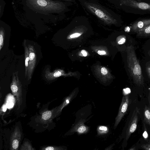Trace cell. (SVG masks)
I'll list each match as a JSON object with an SVG mask.
<instances>
[{
    "mask_svg": "<svg viewBox=\"0 0 150 150\" xmlns=\"http://www.w3.org/2000/svg\"><path fill=\"white\" fill-rule=\"evenodd\" d=\"M127 62L130 75L134 83L140 86L144 84V78L141 66L134 48L132 45L127 48Z\"/></svg>",
    "mask_w": 150,
    "mask_h": 150,
    "instance_id": "cell-1",
    "label": "cell"
},
{
    "mask_svg": "<svg viewBox=\"0 0 150 150\" xmlns=\"http://www.w3.org/2000/svg\"><path fill=\"white\" fill-rule=\"evenodd\" d=\"M86 7L100 20L107 23H117L116 20L105 9L96 4L85 2Z\"/></svg>",
    "mask_w": 150,
    "mask_h": 150,
    "instance_id": "cell-2",
    "label": "cell"
},
{
    "mask_svg": "<svg viewBox=\"0 0 150 150\" xmlns=\"http://www.w3.org/2000/svg\"><path fill=\"white\" fill-rule=\"evenodd\" d=\"M18 74V71L13 73L11 88L13 95L16 97L17 105L19 108L22 102V85L19 80Z\"/></svg>",
    "mask_w": 150,
    "mask_h": 150,
    "instance_id": "cell-3",
    "label": "cell"
},
{
    "mask_svg": "<svg viewBox=\"0 0 150 150\" xmlns=\"http://www.w3.org/2000/svg\"><path fill=\"white\" fill-rule=\"evenodd\" d=\"M130 103L129 96L128 95H124L122 97V102L119 107L118 114L116 116L114 125L115 129L126 113Z\"/></svg>",
    "mask_w": 150,
    "mask_h": 150,
    "instance_id": "cell-4",
    "label": "cell"
},
{
    "mask_svg": "<svg viewBox=\"0 0 150 150\" xmlns=\"http://www.w3.org/2000/svg\"><path fill=\"white\" fill-rule=\"evenodd\" d=\"M139 110L137 108L134 110L129 124L126 132V139L127 140L131 134L136 129L138 119Z\"/></svg>",
    "mask_w": 150,
    "mask_h": 150,
    "instance_id": "cell-5",
    "label": "cell"
},
{
    "mask_svg": "<svg viewBox=\"0 0 150 150\" xmlns=\"http://www.w3.org/2000/svg\"><path fill=\"white\" fill-rule=\"evenodd\" d=\"M29 52V61L27 74L28 80L31 79L36 63V54L34 47L29 45H28Z\"/></svg>",
    "mask_w": 150,
    "mask_h": 150,
    "instance_id": "cell-6",
    "label": "cell"
},
{
    "mask_svg": "<svg viewBox=\"0 0 150 150\" xmlns=\"http://www.w3.org/2000/svg\"><path fill=\"white\" fill-rule=\"evenodd\" d=\"M123 5L144 10L150 11V4L144 2H139L135 0H116Z\"/></svg>",
    "mask_w": 150,
    "mask_h": 150,
    "instance_id": "cell-7",
    "label": "cell"
},
{
    "mask_svg": "<svg viewBox=\"0 0 150 150\" xmlns=\"http://www.w3.org/2000/svg\"><path fill=\"white\" fill-rule=\"evenodd\" d=\"M21 133L18 127H16L11 136L10 140L11 149L17 150L21 139Z\"/></svg>",
    "mask_w": 150,
    "mask_h": 150,
    "instance_id": "cell-8",
    "label": "cell"
},
{
    "mask_svg": "<svg viewBox=\"0 0 150 150\" xmlns=\"http://www.w3.org/2000/svg\"><path fill=\"white\" fill-rule=\"evenodd\" d=\"M150 25V18L142 19L135 22L130 26L131 31L137 33L139 31Z\"/></svg>",
    "mask_w": 150,
    "mask_h": 150,
    "instance_id": "cell-9",
    "label": "cell"
},
{
    "mask_svg": "<svg viewBox=\"0 0 150 150\" xmlns=\"http://www.w3.org/2000/svg\"><path fill=\"white\" fill-rule=\"evenodd\" d=\"M85 120L84 119L80 120L72 128L71 132H77L79 134H84L88 131V127L84 124Z\"/></svg>",
    "mask_w": 150,
    "mask_h": 150,
    "instance_id": "cell-10",
    "label": "cell"
},
{
    "mask_svg": "<svg viewBox=\"0 0 150 150\" xmlns=\"http://www.w3.org/2000/svg\"><path fill=\"white\" fill-rule=\"evenodd\" d=\"M63 74V71L60 70H56L52 72H51L48 68L45 71V76L48 80H52Z\"/></svg>",
    "mask_w": 150,
    "mask_h": 150,
    "instance_id": "cell-11",
    "label": "cell"
},
{
    "mask_svg": "<svg viewBox=\"0 0 150 150\" xmlns=\"http://www.w3.org/2000/svg\"><path fill=\"white\" fill-rule=\"evenodd\" d=\"M75 92H73L64 99L62 103L57 108L55 116L58 115L62 111V109L68 105L75 96Z\"/></svg>",
    "mask_w": 150,
    "mask_h": 150,
    "instance_id": "cell-12",
    "label": "cell"
},
{
    "mask_svg": "<svg viewBox=\"0 0 150 150\" xmlns=\"http://www.w3.org/2000/svg\"><path fill=\"white\" fill-rule=\"evenodd\" d=\"M26 41L24 40L23 44L25 49V78L27 76L28 70V63L29 61V52L28 47L26 44Z\"/></svg>",
    "mask_w": 150,
    "mask_h": 150,
    "instance_id": "cell-13",
    "label": "cell"
},
{
    "mask_svg": "<svg viewBox=\"0 0 150 150\" xmlns=\"http://www.w3.org/2000/svg\"><path fill=\"white\" fill-rule=\"evenodd\" d=\"M138 37L150 36V25L141 30L137 33Z\"/></svg>",
    "mask_w": 150,
    "mask_h": 150,
    "instance_id": "cell-14",
    "label": "cell"
},
{
    "mask_svg": "<svg viewBox=\"0 0 150 150\" xmlns=\"http://www.w3.org/2000/svg\"><path fill=\"white\" fill-rule=\"evenodd\" d=\"M144 115L145 121L150 125V108L146 105L144 108Z\"/></svg>",
    "mask_w": 150,
    "mask_h": 150,
    "instance_id": "cell-15",
    "label": "cell"
},
{
    "mask_svg": "<svg viewBox=\"0 0 150 150\" xmlns=\"http://www.w3.org/2000/svg\"><path fill=\"white\" fill-rule=\"evenodd\" d=\"M15 99L13 96L10 94L7 97L6 105L8 108H12L14 104Z\"/></svg>",
    "mask_w": 150,
    "mask_h": 150,
    "instance_id": "cell-16",
    "label": "cell"
},
{
    "mask_svg": "<svg viewBox=\"0 0 150 150\" xmlns=\"http://www.w3.org/2000/svg\"><path fill=\"white\" fill-rule=\"evenodd\" d=\"M97 130L98 133L99 134H106L108 131V129L107 127L104 126H100L98 127Z\"/></svg>",
    "mask_w": 150,
    "mask_h": 150,
    "instance_id": "cell-17",
    "label": "cell"
},
{
    "mask_svg": "<svg viewBox=\"0 0 150 150\" xmlns=\"http://www.w3.org/2000/svg\"><path fill=\"white\" fill-rule=\"evenodd\" d=\"M52 112L51 111L48 110L44 112L42 116V119L44 120L49 119L52 117Z\"/></svg>",
    "mask_w": 150,
    "mask_h": 150,
    "instance_id": "cell-18",
    "label": "cell"
},
{
    "mask_svg": "<svg viewBox=\"0 0 150 150\" xmlns=\"http://www.w3.org/2000/svg\"><path fill=\"white\" fill-rule=\"evenodd\" d=\"M20 150H34L30 144L28 142H25L22 145Z\"/></svg>",
    "mask_w": 150,
    "mask_h": 150,
    "instance_id": "cell-19",
    "label": "cell"
},
{
    "mask_svg": "<svg viewBox=\"0 0 150 150\" xmlns=\"http://www.w3.org/2000/svg\"><path fill=\"white\" fill-rule=\"evenodd\" d=\"M4 33L2 30H1L0 33V50L1 51L2 48L4 40Z\"/></svg>",
    "mask_w": 150,
    "mask_h": 150,
    "instance_id": "cell-20",
    "label": "cell"
},
{
    "mask_svg": "<svg viewBox=\"0 0 150 150\" xmlns=\"http://www.w3.org/2000/svg\"><path fill=\"white\" fill-rule=\"evenodd\" d=\"M42 150H63L64 149L61 147L52 146H48L45 148H43Z\"/></svg>",
    "mask_w": 150,
    "mask_h": 150,
    "instance_id": "cell-21",
    "label": "cell"
},
{
    "mask_svg": "<svg viewBox=\"0 0 150 150\" xmlns=\"http://www.w3.org/2000/svg\"><path fill=\"white\" fill-rule=\"evenodd\" d=\"M146 70L149 77L150 79V61H149L146 64Z\"/></svg>",
    "mask_w": 150,
    "mask_h": 150,
    "instance_id": "cell-22",
    "label": "cell"
},
{
    "mask_svg": "<svg viewBox=\"0 0 150 150\" xmlns=\"http://www.w3.org/2000/svg\"><path fill=\"white\" fill-rule=\"evenodd\" d=\"M37 3L39 5L42 6H45L47 4V1L45 0H38Z\"/></svg>",
    "mask_w": 150,
    "mask_h": 150,
    "instance_id": "cell-23",
    "label": "cell"
},
{
    "mask_svg": "<svg viewBox=\"0 0 150 150\" xmlns=\"http://www.w3.org/2000/svg\"><path fill=\"white\" fill-rule=\"evenodd\" d=\"M141 147L144 150H150V144H143Z\"/></svg>",
    "mask_w": 150,
    "mask_h": 150,
    "instance_id": "cell-24",
    "label": "cell"
},
{
    "mask_svg": "<svg viewBox=\"0 0 150 150\" xmlns=\"http://www.w3.org/2000/svg\"><path fill=\"white\" fill-rule=\"evenodd\" d=\"M126 38L125 37H123L118 41V43L119 44H122L125 43L126 41Z\"/></svg>",
    "mask_w": 150,
    "mask_h": 150,
    "instance_id": "cell-25",
    "label": "cell"
},
{
    "mask_svg": "<svg viewBox=\"0 0 150 150\" xmlns=\"http://www.w3.org/2000/svg\"><path fill=\"white\" fill-rule=\"evenodd\" d=\"M81 35V34L80 33H76L71 35L70 36V37L71 38H75L78 37Z\"/></svg>",
    "mask_w": 150,
    "mask_h": 150,
    "instance_id": "cell-26",
    "label": "cell"
},
{
    "mask_svg": "<svg viewBox=\"0 0 150 150\" xmlns=\"http://www.w3.org/2000/svg\"><path fill=\"white\" fill-rule=\"evenodd\" d=\"M101 72L103 75H106L107 74L108 71L107 69L105 67H103L101 69Z\"/></svg>",
    "mask_w": 150,
    "mask_h": 150,
    "instance_id": "cell-27",
    "label": "cell"
},
{
    "mask_svg": "<svg viewBox=\"0 0 150 150\" xmlns=\"http://www.w3.org/2000/svg\"><path fill=\"white\" fill-rule=\"evenodd\" d=\"M98 54L101 55H104L106 54V52L104 51H100L99 50L98 52Z\"/></svg>",
    "mask_w": 150,
    "mask_h": 150,
    "instance_id": "cell-28",
    "label": "cell"
},
{
    "mask_svg": "<svg viewBox=\"0 0 150 150\" xmlns=\"http://www.w3.org/2000/svg\"><path fill=\"white\" fill-rule=\"evenodd\" d=\"M81 52L83 56L86 57L87 55V54L86 51L84 50H83L81 51Z\"/></svg>",
    "mask_w": 150,
    "mask_h": 150,
    "instance_id": "cell-29",
    "label": "cell"
},
{
    "mask_svg": "<svg viewBox=\"0 0 150 150\" xmlns=\"http://www.w3.org/2000/svg\"><path fill=\"white\" fill-rule=\"evenodd\" d=\"M143 136L145 139H147L148 136V135L146 131H144L143 134Z\"/></svg>",
    "mask_w": 150,
    "mask_h": 150,
    "instance_id": "cell-30",
    "label": "cell"
},
{
    "mask_svg": "<svg viewBox=\"0 0 150 150\" xmlns=\"http://www.w3.org/2000/svg\"><path fill=\"white\" fill-rule=\"evenodd\" d=\"M7 107L6 105H3L2 107V110L4 112H5L7 108Z\"/></svg>",
    "mask_w": 150,
    "mask_h": 150,
    "instance_id": "cell-31",
    "label": "cell"
},
{
    "mask_svg": "<svg viewBox=\"0 0 150 150\" xmlns=\"http://www.w3.org/2000/svg\"><path fill=\"white\" fill-rule=\"evenodd\" d=\"M148 97V99H149V104L150 106V91H149Z\"/></svg>",
    "mask_w": 150,
    "mask_h": 150,
    "instance_id": "cell-32",
    "label": "cell"
},
{
    "mask_svg": "<svg viewBox=\"0 0 150 150\" xmlns=\"http://www.w3.org/2000/svg\"><path fill=\"white\" fill-rule=\"evenodd\" d=\"M134 148H132H132L130 149H129V150H135V149H135Z\"/></svg>",
    "mask_w": 150,
    "mask_h": 150,
    "instance_id": "cell-33",
    "label": "cell"
},
{
    "mask_svg": "<svg viewBox=\"0 0 150 150\" xmlns=\"http://www.w3.org/2000/svg\"><path fill=\"white\" fill-rule=\"evenodd\" d=\"M149 54L150 56V50H149Z\"/></svg>",
    "mask_w": 150,
    "mask_h": 150,
    "instance_id": "cell-34",
    "label": "cell"
},
{
    "mask_svg": "<svg viewBox=\"0 0 150 150\" xmlns=\"http://www.w3.org/2000/svg\"></svg>",
    "mask_w": 150,
    "mask_h": 150,
    "instance_id": "cell-35",
    "label": "cell"
}]
</instances>
